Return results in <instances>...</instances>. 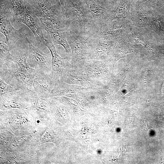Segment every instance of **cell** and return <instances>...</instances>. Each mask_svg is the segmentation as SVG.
<instances>
[{"label":"cell","mask_w":164,"mask_h":164,"mask_svg":"<svg viewBox=\"0 0 164 164\" xmlns=\"http://www.w3.org/2000/svg\"><path fill=\"white\" fill-rule=\"evenodd\" d=\"M106 62V61H87L81 68L99 86H103L105 75L108 73Z\"/></svg>","instance_id":"14"},{"label":"cell","mask_w":164,"mask_h":164,"mask_svg":"<svg viewBox=\"0 0 164 164\" xmlns=\"http://www.w3.org/2000/svg\"><path fill=\"white\" fill-rule=\"evenodd\" d=\"M127 19L118 18L113 19L92 35L106 40H116L125 36L132 28V23Z\"/></svg>","instance_id":"3"},{"label":"cell","mask_w":164,"mask_h":164,"mask_svg":"<svg viewBox=\"0 0 164 164\" xmlns=\"http://www.w3.org/2000/svg\"><path fill=\"white\" fill-rule=\"evenodd\" d=\"M0 95L12 92L19 90L21 88L12 87L6 83L1 78H0Z\"/></svg>","instance_id":"24"},{"label":"cell","mask_w":164,"mask_h":164,"mask_svg":"<svg viewBox=\"0 0 164 164\" xmlns=\"http://www.w3.org/2000/svg\"><path fill=\"white\" fill-rule=\"evenodd\" d=\"M80 86L67 84L58 80L56 83L50 97L56 96H73L75 95Z\"/></svg>","instance_id":"17"},{"label":"cell","mask_w":164,"mask_h":164,"mask_svg":"<svg viewBox=\"0 0 164 164\" xmlns=\"http://www.w3.org/2000/svg\"><path fill=\"white\" fill-rule=\"evenodd\" d=\"M43 28L48 33L53 30L64 29L67 26L65 22L47 17L39 18Z\"/></svg>","instance_id":"20"},{"label":"cell","mask_w":164,"mask_h":164,"mask_svg":"<svg viewBox=\"0 0 164 164\" xmlns=\"http://www.w3.org/2000/svg\"><path fill=\"white\" fill-rule=\"evenodd\" d=\"M62 8L67 25L86 40L98 31L84 0H64Z\"/></svg>","instance_id":"1"},{"label":"cell","mask_w":164,"mask_h":164,"mask_svg":"<svg viewBox=\"0 0 164 164\" xmlns=\"http://www.w3.org/2000/svg\"><path fill=\"white\" fill-rule=\"evenodd\" d=\"M11 8L13 20L15 22L21 21L29 11L21 0H12L11 4Z\"/></svg>","instance_id":"19"},{"label":"cell","mask_w":164,"mask_h":164,"mask_svg":"<svg viewBox=\"0 0 164 164\" xmlns=\"http://www.w3.org/2000/svg\"><path fill=\"white\" fill-rule=\"evenodd\" d=\"M136 2V0H120V2L116 9L114 11L112 15V20L118 18L125 19L128 18L131 13L132 9Z\"/></svg>","instance_id":"18"},{"label":"cell","mask_w":164,"mask_h":164,"mask_svg":"<svg viewBox=\"0 0 164 164\" xmlns=\"http://www.w3.org/2000/svg\"><path fill=\"white\" fill-rule=\"evenodd\" d=\"M0 65L5 64L7 61L11 60L12 55L10 53L9 47L6 42L0 38Z\"/></svg>","instance_id":"22"},{"label":"cell","mask_w":164,"mask_h":164,"mask_svg":"<svg viewBox=\"0 0 164 164\" xmlns=\"http://www.w3.org/2000/svg\"><path fill=\"white\" fill-rule=\"evenodd\" d=\"M66 34L71 51L70 63L74 66L81 68L86 61V40L68 26Z\"/></svg>","instance_id":"4"},{"label":"cell","mask_w":164,"mask_h":164,"mask_svg":"<svg viewBox=\"0 0 164 164\" xmlns=\"http://www.w3.org/2000/svg\"><path fill=\"white\" fill-rule=\"evenodd\" d=\"M58 80L67 84L84 87L99 86L96 83L90 79L81 68L74 66L70 62L63 70Z\"/></svg>","instance_id":"9"},{"label":"cell","mask_w":164,"mask_h":164,"mask_svg":"<svg viewBox=\"0 0 164 164\" xmlns=\"http://www.w3.org/2000/svg\"><path fill=\"white\" fill-rule=\"evenodd\" d=\"M21 22L32 31L39 45L44 44L45 38L42 31L43 29L39 19L34 12L29 11L22 19Z\"/></svg>","instance_id":"15"},{"label":"cell","mask_w":164,"mask_h":164,"mask_svg":"<svg viewBox=\"0 0 164 164\" xmlns=\"http://www.w3.org/2000/svg\"><path fill=\"white\" fill-rule=\"evenodd\" d=\"M34 1L36 11L34 13L38 17L40 18H51L66 22L63 17L62 7L59 0Z\"/></svg>","instance_id":"8"},{"label":"cell","mask_w":164,"mask_h":164,"mask_svg":"<svg viewBox=\"0 0 164 164\" xmlns=\"http://www.w3.org/2000/svg\"><path fill=\"white\" fill-rule=\"evenodd\" d=\"M24 38L28 46V52L26 55L29 66L38 71L43 68L51 71V55L44 53L33 45L27 36H25Z\"/></svg>","instance_id":"7"},{"label":"cell","mask_w":164,"mask_h":164,"mask_svg":"<svg viewBox=\"0 0 164 164\" xmlns=\"http://www.w3.org/2000/svg\"><path fill=\"white\" fill-rule=\"evenodd\" d=\"M104 8L114 11L118 7L120 0H93Z\"/></svg>","instance_id":"23"},{"label":"cell","mask_w":164,"mask_h":164,"mask_svg":"<svg viewBox=\"0 0 164 164\" xmlns=\"http://www.w3.org/2000/svg\"><path fill=\"white\" fill-rule=\"evenodd\" d=\"M137 2L144 3H150L152 2V0H136Z\"/></svg>","instance_id":"25"},{"label":"cell","mask_w":164,"mask_h":164,"mask_svg":"<svg viewBox=\"0 0 164 164\" xmlns=\"http://www.w3.org/2000/svg\"><path fill=\"white\" fill-rule=\"evenodd\" d=\"M43 69L38 71L35 75L32 87L38 96L46 98L50 97L56 82L52 77L51 72H45Z\"/></svg>","instance_id":"11"},{"label":"cell","mask_w":164,"mask_h":164,"mask_svg":"<svg viewBox=\"0 0 164 164\" xmlns=\"http://www.w3.org/2000/svg\"><path fill=\"white\" fill-rule=\"evenodd\" d=\"M98 31L112 20L114 11L107 9L93 0H84Z\"/></svg>","instance_id":"12"},{"label":"cell","mask_w":164,"mask_h":164,"mask_svg":"<svg viewBox=\"0 0 164 164\" xmlns=\"http://www.w3.org/2000/svg\"><path fill=\"white\" fill-rule=\"evenodd\" d=\"M8 7L5 5L0 7V32L5 36L6 42L11 50L13 46L19 40L24 38V35L19 30L15 29L10 22Z\"/></svg>","instance_id":"10"},{"label":"cell","mask_w":164,"mask_h":164,"mask_svg":"<svg viewBox=\"0 0 164 164\" xmlns=\"http://www.w3.org/2000/svg\"><path fill=\"white\" fill-rule=\"evenodd\" d=\"M117 41L104 40L91 36L86 41V61H106L109 57L113 59Z\"/></svg>","instance_id":"2"},{"label":"cell","mask_w":164,"mask_h":164,"mask_svg":"<svg viewBox=\"0 0 164 164\" xmlns=\"http://www.w3.org/2000/svg\"><path fill=\"white\" fill-rule=\"evenodd\" d=\"M162 91L163 93H164V84H163L162 88Z\"/></svg>","instance_id":"27"},{"label":"cell","mask_w":164,"mask_h":164,"mask_svg":"<svg viewBox=\"0 0 164 164\" xmlns=\"http://www.w3.org/2000/svg\"><path fill=\"white\" fill-rule=\"evenodd\" d=\"M36 94L34 90L24 87L1 95V104L3 108H26L31 105Z\"/></svg>","instance_id":"5"},{"label":"cell","mask_w":164,"mask_h":164,"mask_svg":"<svg viewBox=\"0 0 164 164\" xmlns=\"http://www.w3.org/2000/svg\"><path fill=\"white\" fill-rule=\"evenodd\" d=\"M60 1V3L61 4V5L62 6V8L64 6V0H59Z\"/></svg>","instance_id":"26"},{"label":"cell","mask_w":164,"mask_h":164,"mask_svg":"<svg viewBox=\"0 0 164 164\" xmlns=\"http://www.w3.org/2000/svg\"><path fill=\"white\" fill-rule=\"evenodd\" d=\"M44 44L50 50L52 56L51 76L56 82L60 77L63 70L70 63L67 57L63 58L57 53L55 44L51 39H45Z\"/></svg>","instance_id":"13"},{"label":"cell","mask_w":164,"mask_h":164,"mask_svg":"<svg viewBox=\"0 0 164 164\" xmlns=\"http://www.w3.org/2000/svg\"><path fill=\"white\" fill-rule=\"evenodd\" d=\"M11 60L17 63L21 68L28 71L31 74L36 75L38 71L32 68L28 65L27 62L26 54L14 56L12 55Z\"/></svg>","instance_id":"21"},{"label":"cell","mask_w":164,"mask_h":164,"mask_svg":"<svg viewBox=\"0 0 164 164\" xmlns=\"http://www.w3.org/2000/svg\"><path fill=\"white\" fill-rule=\"evenodd\" d=\"M67 27L64 29L53 30L48 33L50 35L51 38L54 44H59L62 46L66 51L67 56L69 60L71 61V50L66 34Z\"/></svg>","instance_id":"16"},{"label":"cell","mask_w":164,"mask_h":164,"mask_svg":"<svg viewBox=\"0 0 164 164\" xmlns=\"http://www.w3.org/2000/svg\"><path fill=\"white\" fill-rule=\"evenodd\" d=\"M9 72L7 82L14 85L15 87L22 88L24 87H33L35 75L21 68L17 63L11 60L5 63Z\"/></svg>","instance_id":"6"}]
</instances>
